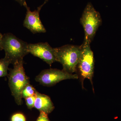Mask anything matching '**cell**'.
<instances>
[{"label":"cell","instance_id":"9","mask_svg":"<svg viewBox=\"0 0 121 121\" xmlns=\"http://www.w3.org/2000/svg\"><path fill=\"white\" fill-rule=\"evenodd\" d=\"M36 98L34 107L40 111L48 114L54 110V106L50 98L48 95L41 94L36 91Z\"/></svg>","mask_w":121,"mask_h":121},{"label":"cell","instance_id":"6","mask_svg":"<svg viewBox=\"0 0 121 121\" xmlns=\"http://www.w3.org/2000/svg\"><path fill=\"white\" fill-rule=\"evenodd\" d=\"M78 79L76 74L69 73L63 70L50 69L42 71L35 80L43 86H51L63 80Z\"/></svg>","mask_w":121,"mask_h":121},{"label":"cell","instance_id":"5","mask_svg":"<svg viewBox=\"0 0 121 121\" xmlns=\"http://www.w3.org/2000/svg\"><path fill=\"white\" fill-rule=\"evenodd\" d=\"M80 22L84 30V41L91 43L101 25L102 20L100 13L90 2H88L85 7Z\"/></svg>","mask_w":121,"mask_h":121},{"label":"cell","instance_id":"12","mask_svg":"<svg viewBox=\"0 0 121 121\" xmlns=\"http://www.w3.org/2000/svg\"><path fill=\"white\" fill-rule=\"evenodd\" d=\"M36 98V95L35 94L32 96L25 99L26 105L28 109H31L34 107Z\"/></svg>","mask_w":121,"mask_h":121},{"label":"cell","instance_id":"15","mask_svg":"<svg viewBox=\"0 0 121 121\" xmlns=\"http://www.w3.org/2000/svg\"><path fill=\"white\" fill-rule=\"evenodd\" d=\"M3 35L0 33V51L3 50L2 47V39L3 37Z\"/></svg>","mask_w":121,"mask_h":121},{"label":"cell","instance_id":"10","mask_svg":"<svg viewBox=\"0 0 121 121\" xmlns=\"http://www.w3.org/2000/svg\"><path fill=\"white\" fill-rule=\"evenodd\" d=\"M10 64L9 60L5 57L0 60V78L8 75V70Z\"/></svg>","mask_w":121,"mask_h":121},{"label":"cell","instance_id":"14","mask_svg":"<svg viewBox=\"0 0 121 121\" xmlns=\"http://www.w3.org/2000/svg\"><path fill=\"white\" fill-rule=\"evenodd\" d=\"M39 116L36 121H50L48 117V114L43 111H40Z\"/></svg>","mask_w":121,"mask_h":121},{"label":"cell","instance_id":"4","mask_svg":"<svg viewBox=\"0 0 121 121\" xmlns=\"http://www.w3.org/2000/svg\"><path fill=\"white\" fill-rule=\"evenodd\" d=\"M82 46V55L76 67V74L79 79L83 89H84V79H88L90 81L94 91L93 82L95 65L94 53L91 49L90 43L83 41Z\"/></svg>","mask_w":121,"mask_h":121},{"label":"cell","instance_id":"7","mask_svg":"<svg viewBox=\"0 0 121 121\" xmlns=\"http://www.w3.org/2000/svg\"><path fill=\"white\" fill-rule=\"evenodd\" d=\"M48 0H45L43 4L39 6L36 10L33 12L30 11V8L27 6L26 2L24 5L23 6L27 9V12L23 25L33 34L46 32V29L40 18L39 13L42 7Z\"/></svg>","mask_w":121,"mask_h":121},{"label":"cell","instance_id":"8","mask_svg":"<svg viewBox=\"0 0 121 121\" xmlns=\"http://www.w3.org/2000/svg\"><path fill=\"white\" fill-rule=\"evenodd\" d=\"M27 50L29 53L39 57L50 66L56 62L54 48L47 43L28 44Z\"/></svg>","mask_w":121,"mask_h":121},{"label":"cell","instance_id":"16","mask_svg":"<svg viewBox=\"0 0 121 121\" xmlns=\"http://www.w3.org/2000/svg\"><path fill=\"white\" fill-rule=\"evenodd\" d=\"M16 1H17L18 3H19L21 5H24L25 3L26 2L25 0H15Z\"/></svg>","mask_w":121,"mask_h":121},{"label":"cell","instance_id":"2","mask_svg":"<svg viewBox=\"0 0 121 121\" xmlns=\"http://www.w3.org/2000/svg\"><path fill=\"white\" fill-rule=\"evenodd\" d=\"M2 44V49L5 52V57L13 65L23 60L24 57L29 53L28 43L10 33L3 35Z\"/></svg>","mask_w":121,"mask_h":121},{"label":"cell","instance_id":"3","mask_svg":"<svg viewBox=\"0 0 121 121\" xmlns=\"http://www.w3.org/2000/svg\"><path fill=\"white\" fill-rule=\"evenodd\" d=\"M23 60L13 65V69H9L8 76L9 85L12 95L15 98V102L18 105L22 104V92L24 88L30 83L29 78L25 74L23 67Z\"/></svg>","mask_w":121,"mask_h":121},{"label":"cell","instance_id":"1","mask_svg":"<svg viewBox=\"0 0 121 121\" xmlns=\"http://www.w3.org/2000/svg\"><path fill=\"white\" fill-rule=\"evenodd\" d=\"M82 46L63 45L54 48L56 62L62 65L63 70L69 73L75 72L76 67L81 57Z\"/></svg>","mask_w":121,"mask_h":121},{"label":"cell","instance_id":"11","mask_svg":"<svg viewBox=\"0 0 121 121\" xmlns=\"http://www.w3.org/2000/svg\"><path fill=\"white\" fill-rule=\"evenodd\" d=\"M35 89L30 84H28L25 87L22 92V98L26 99L31 97L35 94Z\"/></svg>","mask_w":121,"mask_h":121},{"label":"cell","instance_id":"13","mask_svg":"<svg viewBox=\"0 0 121 121\" xmlns=\"http://www.w3.org/2000/svg\"><path fill=\"white\" fill-rule=\"evenodd\" d=\"M11 121H26V118L22 114L16 113L12 116Z\"/></svg>","mask_w":121,"mask_h":121}]
</instances>
